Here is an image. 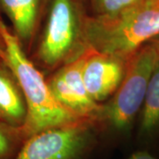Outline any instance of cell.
Wrapping results in <instances>:
<instances>
[{
	"label": "cell",
	"instance_id": "obj_1",
	"mask_svg": "<svg viewBox=\"0 0 159 159\" xmlns=\"http://www.w3.org/2000/svg\"><path fill=\"white\" fill-rule=\"evenodd\" d=\"M0 33L5 42L2 59L17 78L27 102L28 115L21 126L25 138L28 139L51 127L81 120L55 99L43 74L28 57L18 37L6 26L1 16Z\"/></svg>",
	"mask_w": 159,
	"mask_h": 159
},
{
	"label": "cell",
	"instance_id": "obj_2",
	"mask_svg": "<svg viewBox=\"0 0 159 159\" xmlns=\"http://www.w3.org/2000/svg\"><path fill=\"white\" fill-rule=\"evenodd\" d=\"M85 32L89 45L128 60L159 36V0H140L111 16L89 15Z\"/></svg>",
	"mask_w": 159,
	"mask_h": 159
},
{
	"label": "cell",
	"instance_id": "obj_3",
	"mask_svg": "<svg viewBox=\"0 0 159 159\" xmlns=\"http://www.w3.org/2000/svg\"><path fill=\"white\" fill-rule=\"evenodd\" d=\"M158 58L157 46L149 42L128 59L124 79L109 102L102 103L97 118L102 140L107 136L110 140L120 141L130 135Z\"/></svg>",
	"mask_w": 159,
	"mask_h": 159
},
{
	"label": "cell",
	"instance_id": "obj_4",
	"mask_svg": "<svg viewBox=\"0 0 159 159\" xmlns=\"http://www.w3.org/2000/svg\"><path fill=\"white\" fill-rule=\"evenodd\" d=\"M83 0H49L34 58L42 68L55 71L88 48Z\"/></svg>",
	"mask_w": 159,
	"mask_h": 159
},
{
	"label": "cell",
	"instance_id": "obj_5",
	"mask_svg": "<svg viewBox=\"0 0 159 159\" xmlns=\"http://www.w3.org/2000/svg\"><path fill=\"white\" fill-rule=\"evenodd\" d=\"M101 141L97 124L81 119L31 135L13 159H90Z\"/></svg>",
	"mask_w": 159,
	"mask_h": 159
},
{
	"label": "cell",
	"instance_id": "obj_6",
	"mask_svg": "<svg viewBox=\"0 0 159 159\" xmlns=\"http://www.w3.org/2000/svg\"><path fill=\"white\" fill-rule=\"evenodd\" d=\"M53 97L63 107L80 119L97 124L102 103L95 102L86 89L81 73V55L54 71L47 80Z\"/></svg>",
	"mask_w": 159,
	"mask_h": 159
},
{
	"label": "cell",
	"instance_id": "obj_7",
	"mask_svg": "<svg viewBox=\"0 0 159 159\" xmlns=\"http://www.w3.org/2000/svg\"><path fill=\"white\" fill-rule=\"evenodd\" d=\"M127 61L89 45L81 54V73L86 89L98 103L109 100L124 79Z\"/></svg>",
	"mask_w": 159,
	"mask_h": 159
},
{
	"label": "cell",
	"instance_id": "obj_8",
	"mask_svg": "<svg viewBox=\"0 0 159 159\" xmlns=\"http://www.w3.org/2000/svg\"><path fill=\"white\" fill-rule=\"evenodd\" d=\"M48 3L49 0H0V11L10 20L25 51L31 48L38 34Z\"/></svg>",
	"mask_w": 159,
	"mask_h": 159
},
{
	"label": "cell",
	"instance_id": "obj_9",
	"mask_svg": "<svg viewBox=\"0 0 159 159\" xmlns=\"http://www.w3.org/2000/svg\"><path fill=\"white\" fill-rule=\"evenodd\" d=\"M27 115V102L17 78L0 59V122L21 127Z\"/></svg>",
	"mask_w": 159,
	"mask_h": 159
},
{
	"label": "cell",
	"instance_id": "obj_10",
	"mask_svg": "<svg viewBox=\"0 0 159 159\" xmlns=\"http://www.w3.org/2000/svg\"><path fill=\"white\" fill-rule=\"evenodd\" d=\"M140 116L138 140L154 142L159 137V58L149 79Z\"/></svg>",
	"mask_w": 159,
	"mask_h": 159
},
{
	"label": "cell",
	"instance_id": "obj_11",
	"mask_svg": "<svg viewBox=\"0 0 159 159\" xmlns=\"http://www.w3.org/2000/svg\"><path fill=\"white\" fill-rule=\"evenodd\" d=\"M26 141L21 127L0 122V159H13Z\"/></svg>",
	"mask_w": 159,
	"mask_h": 159
},
{
	"label": "cell",
	"instance_id": "obj_12",
	"mask_svg": "<svg viewBox=\"0 0 159 159\" xmlns=\"http://www.w3.org/2000/svg\"><path fill=\"white\" fill-rule=\"evenodd\" d=\"M95 16H111L124 11L140 0H89Z\"/></svg>",
	"mask_w": 159,
	"mask_h": 159
},
{
	"label": "cell",
	"instance_id": "obj_13",
	"mask_svg": "<svg viewBox=\"0 0 159 159\" xmlns=\"http://www.w3.org/2000/svg\"><path fill=\"white\" fill-rule=\"evenodd\" d=\"M126 159H158L147 149H140L132 153Z\"/></svg>",
	"mask_w": 159,
	"mask_h": 159
},
{
	"label": "cell",
	"instance_id": "obj_14",
	"mask_svg": "<svg viewBox=\"0 0 159 159\" xmlns=\"http://www.w3.org/2000/svg\"><path fill=\"white\" fill-rule=\"evenodd\" d=\"M4 51H5V42L2 37V34L0 33V59H2Z\"/></svg>",
	"mask_w": 159,
	"mask_h": 159
},
{
	"label": "cell",
	"instance_id": "obj_15",
	"mask_svg": "<svg viewBox=\"0 0 159 159\" xmlns=\"http://www.w3.org/2000/svg\"><path fill=\"white\" fill-rule=\"evenodd\" d=\"M150 42H151V43H153L154 44L157 46V50L159 51V36H158V37H157L156 39H154V40H152V41H150Z\"/></svg>",
	"mask_w": 159,
	"mask_h": 159
}]
</instances>
